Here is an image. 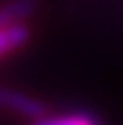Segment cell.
I'll return each mask as SVG.
<instances>
[{
	"mask_svg": "<svg viewBox=\"0 0 123 125\" xmlns=\"http://www.w3.org/2000/svg\"><path fill=\"white\" fill-rule=\"evenodd\" d=\"M0 107L9 109V112H16L20 116H27V118H40L45 114L43 101L27 96V94H20V92L5 89V87H0Z\"/></svg>",
	"mask_w": 123,
	"mask_h": 125,
	"instance_id": "6da1fadb",
	"label": "cell"
},
{
	"mask_svg": "<svg viewBox=\"0 0 123 125\" xmlns=\"http://www.w3.org/2000/svg\"><path fill=\"white\" fill-rule=\"evenodd\" d=\"M29 27L25 22H16V25H7L0 27V58L20 49L22 45H27L29 40Z\"/></svg>",
	"mask_w": 123,
	"mask_h": 125,
	"instance_id": "7a4b0ae2",
	"label": "cell"
},
{
	"mask_svg": "<svg viewBox=\"0 0 123 125\" xmlns=\"http://www.w3.org/2000/svg\"><path fill=\"white\" fill-rule=\"evenodd\" d=\"M34 9H36L34 0H9L0 7V27L25 22V18H29Z\"/></svg>",
	"mask_w": 123,
	"mask_h": 125,
	"instance_id": "3957f363",
	"label": "cell"
},
{
	"mask_svg": "<svg viewBox=\"0 0 123 125\" xmlns=\"http://www.w3.org/2000/svg\"><path fill=\"white\" fill-rule=\"evenodd\" d=\"M34 125H101V121L94 114L87 112H76V114H67V116H54V118H38Z\"/></svg>",
	"mask_w": 123,
	"mask_h": 125,
	"instance_id": "277c9868",
	"label": "cell"
}]
</instances>
